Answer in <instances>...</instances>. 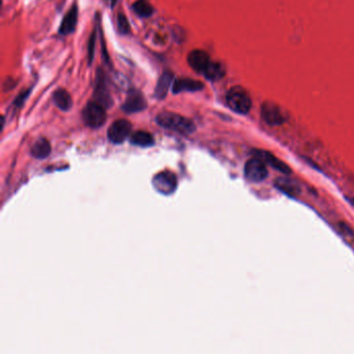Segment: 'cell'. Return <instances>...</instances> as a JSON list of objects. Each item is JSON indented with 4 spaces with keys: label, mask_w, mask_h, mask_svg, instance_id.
Segmentation results:
<instances>
[{
    "label": "cell",
    "mask_w": 354,
    "mask_h": 354,
    "mask_svg": "<svg viewBox=\"0 0 354 354\" xmlns=\"http://www.w3.org/2000/svg\"><path fill=\"white\" fill-rule=\"evenodd\" d=\"M244 175L248 181L253 183L264 181L268 176L266 163L256 157L248 160L244 167Z\"/></svg>",
    "instance_id": "cell-4"
},
{
    "label": "cell",
    "mask_w": 354,
    "mask_h": 354,
    "mask_svg": "<svg viewBox=\"0 0 354 354\" xmlns=\"http://www.w3.org/2000/svg\"><path fill=\"white\" fill-rule=\"evenodd\" d=\"M153 185L157 191L163 195H171L177 187V178L170 172L160 173L153 179Z\"/></svg>",
    "instance_id": "cell-6"
},
{
    "label": "cell",
    "mask_w": 354,
    "mask_h": 354,
    "mask_svg": "<svg viewBox=\"0 0 354 354\" xmlns=\"http://www.w3.org/2000/svg\"><path fill=\"white\" fill-rule=\"evenodd\" d=\"M131 124L126 120H117L110 126L108 130V138L113 144H122L131 133Z\"/></svg>",
    "instance_id": "cell-5"
},
{
    "label": "cell",
    "mask_w": 354,
    "mask_h": 354,
    "mask_svg": "<svg viewBox=\"0 0 354 354\" xmlns=\"http://www.w3.org/2000/svg\"><path fill=\"white\" fill-rule=\"evenodd\" d=\"M95 96H96L97 102L103 105L105 108L109 107L112 104V99L109 95V91L106 88L104 77L101 71H100V75H98V77H97V88H96Z\"/></svg>",
    "instance_id": "cell-12"
},
{
    "label": "cell",
    "mask_w": 354,
    "mask_h": 354,
    "mask_svg": "<svg viewBox=\"0 0 354 354\" xmlns=\"http://www.w3.org/2000/svg\"><path fill=\"white\" fill-rule=\"evenodd\" d=\"M174 80V74L172 72H164L160 76L157 86L155 88V97L158 99H163L168 95V91L173 83Z\"/></svg>",
    "instance_id": "cell-14"
},
{
    "label": "cell",
    "mask_w": 354,
    "mask_h": 354,
    "mask_svg": "<svg viewBox=\"0 0 354 354\" xmlns=\"http://www.w3.org/2000/svg\"><path fill=\"white\" fill-rule=\"evenodd\" d=\"M134 13L141 17V18H148L153 15L154 8L152 5L148 2V0H137V2L132 7Z\"/></svg>",
    "instance_id": "cell-20"
},
{
    "label": "cell",
    "mask_w": 354,
    "mask_h": 354,
    "mask_svg": "<svg viewBox=\"0 0 354 354\" xmlns=\"http://www.w3.org/2000/svg\"><path fill=\"white\" fill-rule=\"evenodd\" d=\"M147 107V101L143 93L138 90H131L129 91L126 101L123 105V110L127 113H134L138 111L145 110Z\"/></svg>",
    "instance_id": "cell-7"
},
{
    "label": "cell",
    "mask_w": 354,
    "mask_h": 354,
    "mask_svg": "<svg viewBox=\"0 0 354 354\" xmlns=\"http://www.w3.org/2000/svg\"><path fill=\"white\" fill-rule=\"evenodd\" d=\"M130 141L135 146L147 148L154 145V137L146 131H137L132 134Z\"/></svg>",
    "instance_id": "cell-19"
},
{
    "label": "cell",
    "mask_w": 354,
    "mask_h": 354,
    "mask_svg": "<svg viewBox=\"0 0 354 354\" xmlns=\"http://www.w3.org/2000/svg\"><path fill=\"white\" fill-rule=\"evenodd\" d=\"M78 21V9L74 5L70 11L63 17L62 22L59 27V34L62 36H68L75 30Z\"/></svg>",
    "instance_id": "cell-11"
},
{
    "label": "cell",
    "mask_w": 354,
    "mask_h": 354,
    "mask_svg": "<svg viewBox=\"0 0 354 354\" xmlns=\"http://www.w3.org/2000/svg\"><path fill=\"white\" fill-rule=\"evenodd\" d=\"M117 29L122 35H127L130 32V24H129L127 17L123 14H120L117 16Z\"/></svg>",
    "instance_id": "cell-21"
},
{
    "label": "cell",
    "mask_w": 354,
    "mask_h": 354,
    "mask_svg": "<svg viewBox=\"0 0 354 354\" xmlns=\"http://www.w3.org/2000/svg\"><path fill=\"white\" fill-rule=\"evenodd\" d=\"M187 60L189 66L198 73H204L211 62L209 55L203 50H195L190 52Z\"/></svg>",
    "instance_id": "cell-10"
},
{
    "label": "cell",
    "mask_w": 354,
    "mask_h": 354,
    "mask_svg": "<svg viewBox=\"0 0 354 354\" xmlns=\"http://www.w3.org/2000/svg\"><path fill=\"white\" fill-rule=\"evenodd\" d=\"M156 122L162 128L181 134H191L196 131V126L192 121L173 112H162L158 114Z\"/></svg>",
    "instance_id": "cell-1"
},
{
    "label": "cell",
    "mask_w": 354,
    "mask_h": 354,
    "mask_svg": "<svg viewBox=\"0 0 354 354\" xmlns=\"http://www.w3.org/2000/svg\"><path fill=\"white\" fill-rule=\"evenodd\" d=\"M275 186L277 187V189H279L280 191H282L284 193H286V195L290 197H296L299 193L298 186L294 182L290 181L289 179H284V178L276 179Z\"/></svg>",
    "instance_id": "cell-17"
},
{
    "label": "cell",
    "mask_w": 354,
    "mask_h": 354,
    "mask_svg": "<svg viewBox=\"0 0 354 354\" xmlns=\"http://www.w3.org/2000/svg\"><path fill=\"white\" fill-rule=\"evenodd\" d=\"M50 152H51L50 144L45 138L38 139L31 148V155L38 159H44L48 157Z\"/></svg>",
    "instance_id": "cell-16"
},
{
    "label": "cell",
    "mask_w": 354,
    "mask_h": 354,
    "mask_svg": "<svg viewBox=\"0 0 354 354\" xmlns=\"http://www.w3.org/2000/svg\"><path fill=\"white\" fill-rule=\"evenodd\" d=\"M29 91H30V89H28V90L24 91L23 93H21V95L18 97V98H16V100H15V104H16L17 106H18V105H21V104L23 103V101H25L26 97L29 95Z\"/></svg>",
    "instance_id": "cell-23"
},
{
    "label": "cell",
    "mask_w": 354,
    "mask_h": 354,
    "mask_svg": "<svg viewBox=\"0 0 354 354\" xmlns=\"http://www.w3.org/2000/svg\"><path fill=\"white\" fill-rule=\"evenodd\" d=\"M107 3H110V6L111 7H114V5L116 4V0H106Z\"/></svg>",
    "instance_id": "cell-25"
},
{
    "label": "cell",
    "mask_w": 354,
    "mask_h": 354,
    "mask_svg": "<svg viewBox=\"0 0 354 354\" xmlns=\"http://www.w3.org/2000/svg\"><path fill=\"white\" fill-rule=\"evenodd\" d=\"M53 101H54L55 105L63 111L70 110V108L73 105V100H72L71 95L63 88H59V89L54 91Z\"/></svg>",
    "instance_id": "cell-15"
},
{
    "label": "cell",
    "mask_w": 354,
    "mask_h": 354,
    "mask_svg": "<svg viewBox=\"0 0 354 354\" xmlns=\"http://www.w3.org/2000/svg\"><path fill=\"white\" fill-rule=\"evenodd\" d=\"M261 112L264 121L271 126L280 125L286 121V117L279 107L271 102L264 103Z\"/></svg>",
    "instance_id": "cell-9"
},
{
    "label": "cell",
    "mask_w": 354,
    "mask_h": 354,
    "mask_svg": "<svg viewBox=\"0 0 354 354\" xmlns=\"http://www.w3.org/2000/svg\"><path fill=\"white\" fill-rule=\"evenodd\" d=\"M227 103L233 111L240 114L247 113L251 108V99L248 92L240 86H235L229 90Z\"/></svg>",
    "instance_id": "cell-2"
},
{
    "label": "cell",
    "mask_w": 354,
    "mask_h": 354,
    "mask_svg": "<svg viewBox=\"0 0 354 354\" xmlns=\"http://www.w3.org/2000/svg\"><path fill=\"white\" fill-rule=\"evenodd\" d=\"M83 120L90 128L97 129L102 127L106 122L105 107L97 101L89 102L83 110Z\"/></svg>",
    "instance_id": "cell-3"
},
{
    "label": "cell",
    "mask_w": 354,
    "mask_h": 354,
    "mask_svg": "<svg viewBox=\"0 0 354 354\" xmlns=\"http://www.w3.org/2000/svg\"><path fill=\"white\" fill-rule=\"evenodd\" d=\"M95 32L92 34V36L90 37V42H89V48H88V58H89V62L92 60L93 57V46H95Z\"/></svg>",
    "instance_id": "cell-22"
},
{
    "label": "cell",
    "mask_w": 354,
    "mask_h": 354,
    "mask_svg": "<svg viewBox=\"0 0 354 354\" xmlns=\"http://www.w3.org/2000/svg\"><path fill=\"white\" fill-rule=\"evenodd\" d=\"M347 201L349 202V204L354 208V197H351V198H347Z\"/></svg>",
    "instance_id": "cell-24"
},
{
    "label": "cell",
    "mask_w": 354,
    "mask_h": 354,
    "mask_svg": "<svg viewBox=\"0 0 354 354\" xmlns=\"http://www.w3.org/2000/svg\"><path fill=\"white\" fill-rule=\"evenodd\" d=\"M203 74L206 76L207 79L215 81V80H218L224 76L225 70H224L221 63L211 61Z\"/></svg>",
    "instance_id": "cell-18"
},
{
    "label": "cell",
    "mask_w": 354,
    "mask_h": 354,
    "mask_svg": "<svg viewBox=\"0 0 354 354\" xmlns=\"http://www.w3.org/2000/svg\"><path fill=\"white\" fill-rule=\"evenodd\" d=\"M252 153H253L254 157L261 159L263 162L270 166L272 169H274L280 173H284V174L291 173V170H290V168L285 162H282L281 160L276 158L272 153L264 151V150H255Z\"/></svg>",
    "instance_id": "cell-8"
},
{
    "label": "cell",
    "mask_w": 354,
    "mask_h": 354,
    "mask_svg": "<svg viewBox=\"0 0 354 354\" xmlns=\"http://www.w3.org/2000/svg\"><path fill=\"white\" fill-rule=\"evenodd\" d=\"M203 87L204 85L200 81L189 78H183L178 79L174 82L173 91L174 93H179L182 91H198L200 89H203Z\"/></svg>",
    "instance_id": "cell-13"
}]
</instances>
